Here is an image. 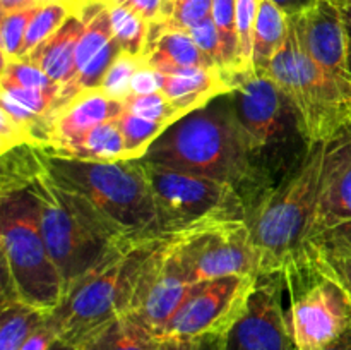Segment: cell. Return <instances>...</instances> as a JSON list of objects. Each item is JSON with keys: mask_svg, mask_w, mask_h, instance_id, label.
<instances>
[{"mask_svg": "<svg viewBox=\"0 0 351 350\" xmlns=\"http://www.w3.org/2000/svg\"><path fill=\"white\" fill-rule=\"evenodd\" d=\"M158 343L156 333L134 312H127L96 333L79 350H156Z\"/></svg>", "mask_w": 351, "mask_h": 350, "instance_id": "22", "label": "cell"}, {"mask_svg": "<svg viewBox=\"0 0 351 350\" xmlns=\"http://www.w3.org/2000/svg\"><path fill=\"white\" fill-rule=\"evenodd\" d=\"M123 102L108 98L99 89H84L41 119L34 146L53 154H65L89 130L122 113Z\"/></svg>", "mask_w": 351, "mask_h": 350, "instance_id": "14", "label": "cell"}, {"mask_svg": "<svg viewBox=\"0 0 351 350\" xmlns=\"http://www.w3.org/2000/svg\"><path fill=\"white\" fill-rule=\"evenodd\" d=\"M213 16V0H184L173 9L163 24L151 26L149 40L165 31H189L195 24Z\"/></svg>", "mask_w": 351, "mask_h": 350, "instance_id": "33", "label": "cell"}, {"mask_svg": "<svg viewBox=\"0 0 351 350\" xmlns=\"http://www.w3.org/2000/svg\"><path fill=\"white\" fill-rule=\"evenodd\" d=\"M144 62L160 74H173L195 67H216L187 31H165L151 38Z\"/></svg>", "mask_w": 351, "mask_h": 350, "instance_id": "20", "label": "cell"}, {"mask_svg": "<svg viewBox=\"0 0 351 350\" xmlns=\"http://www.w3.org/2000/svg\"><path fill=\"white\" fill-rule=\"evenodd\" d=\"M2 299H19L53 312L64 302L65 283L48 250L40 208L27 187L0 192Z\"/></svg>", "mask_w": 351, "mask_h": 350, "instance_id": "6", "label": "cell"}, {"mask_svg": "<svg viewBox=\"0 0 351 350\" xmlns=\"http://www.w3.org/2000/svg\"><path fill=\"white\" fill-rule=\"evenodd\" d=\"M293 17L308 55L351 98L348 34L338 3L335 0H317L314 7Z\"/></svg>", "mask_w": 351, "mask_h": 350, "instance_id": "16", "label": "cell"}, {"mask_svg": "<svg viewBox=\"0 0 351 350\" xmlns=\"http://www.w3.org/2000/svg\"><path fill=\"white\" fill-rule=\"evenodd\" d=\"M288 323L297 350H319L351 325V297L308 244L283 270Z\"/></svg>", "mask_w": 351, "mask_h": 350, "instance_id": "10", "label": "cell"}, {"mask_svg": "<svg viewBox=\"0 0 351 350\" xmlns=\"http://www.w3.org/2000/svg\"><path fill=\"white\" fill-rule=\"evenodd\" d=\"M348 71L351 75V40H348Z\"/></svg>", "mask_w": 351, "mask_h": 350, "instance_id": "50", "label": "cell"}, {"mask_svg": "<svg viewBox=\"0 0 351 350\" xmlns=\"http://www.w3.org/2000/svg\"><path fill=\"white\" fill-rule=\"evenodd\" d=\"M283 271L261 273L245 307L223 335L225 350H297L283 304Z\"/></svg>", "mask_w": 351, "mask_h": 350, "instance_id": "13", "label": "cell"}, {"mask_svg": "<svg viewBox=\"0 0 351 350\" xmlns=\"http://www.w3.org/2000/svg\"><path fill=\"white\" fill-rule=\"evenodd\" d=\"M163 235H177L199 226L247 222V206L226 182L195 172L151 163L141 158Z\"/></svg>", "mask_w": 351, "mask_h": 350, "instance_id": "9", "label": "cell"}, {"mask_svg": "<svg viewBox=\"0 0 351 350\" xmlns=\"http://www.w3.org/2000/svg\"><path fill=\"white\" fill-rule=\"evenodd\" d=\"M51 312L41 311L19 299H2L0 350H21Z\"/></svg>", "mask_w": 351, "mask_h": 350, "instance_id": "23", "label": "cell"}, {"mask_svg": "<svg viewBox=\"0 0 351 350\" xmlns=\"http://www.w3.org/2000/svg\"><path fill=\"white\" fill-rule=\"evenodd\" d=\"M167 237L122 247L71 288L51 312L58 340L79 350L96 333L132 311L147 263Z\"/></svg>", "mask_w": 351, "mask_h": 350, "instance_id": "5", "label": "cell"}, {"mask_svg": "<svg viewBox=\"0 0 351 350\" xmlns=\"http://www.w3.org/2000/svg\"><path fill=\"white\" fill-rule=\"evenodd\" d=\"M267 75L293 103L311 144L328 143L351 122V98L308 55L293 16Z\"/></svg>", "mask_w": 351, "mask_h": 350, "instance_id": "8", "label": "cell"}, {"mask_svg": "<svg viewBox=\"0 0 351 350\" xmlns=\"http://www.w3.org/2000/svg\"><path fill=\"white\" fill-rule=\"evenodd\" d=\"M263 0H237V38H239V65L237 71L252 67V43L257 14Z\"/></svg>", "mask_w": 351, "mask_h": 350, "instance_id": "32", "label": "cell"}, {"mask_svg": "<svg viewBox=\"0 0 351 350\" xmlns=\"http://www.w3.org/2000/svg\"><path fill=\"white\" fill-rule=\"evenodd\" d=\"M84 14L75 10L51 38L34 48L23 60L38 65L57 84H65L74 65L75 48L86 30Z\"/></svg>", "mask_w": 351, "mask_h": 350, "instance_id": "19", "label": "cell"}, {"mask_svg": "<svg viewBox=\"0 0 351 350\" xmlns=\"http://www.w3.org/2000/svg\"><path fill=\"white\" fill-rule=\"evenodd\" d=\"M339 5V10H341L343 23H345L346 34H348V40H351V0H335Z\"/></svg>", "mask_w": 351, "mask_h": 350, "instance_id": "46", "label": "cell"}, {"mask_svg": "<svg viewBox=\"0 0 351 350\" xmlns=\"http://www.w3.org/2000/svg\"><path fill=\"white\" fill-rule=\"evenodd\" d=\"M40 156L51 177L84 199L120 244L165 237L141 160L98 161L41 150Z\"/></svg>", "mask_w": 351, "mask_h": 350, "instance_id": "2", "label": "cell"}, {"mask_svg": "<svg viewBox=\"0 0 351 350\" xmlns=\"http://www.w3.org/2000/svg\"><path fill=\"white\" fill-rule=\"evenodd\" d=\"M312 247L315 249L322 264L338 278L339 283L345 287L351 297V250L326 249V247H319L315 244H312Z\"/></svg>", "mask_w": 351, "mask_h": 350, "instance_id": "36", "label": "cell"}, {"mask_svg": "<svg viewBox=\"0 0 351 350\" xmlns=\"http://www.w3.org/2000/svg\"><path fill=\"white\" fill-rule=\"evenodd\" d=\"M58 342L57 325L51 319V314L45 319L43 325L26 340L21 350H51Z\"/></svg>", "mask_w": 351, "mask_h": 350, "instance_id": "40", "label": "cell"}, {"mask_svg": "<svg viewBox=\"0 0 351 350\" xmlns=\"http://www.w3.org/2000/svg\"><path fill=\"white\" fill-rule=\"evenodd\" d=\"M274 5L280 7L288 17L290 16H298V14H304L305 10H308L311 7L315 5L317 0H271Z\"/></svg>", "mask_w": 351, "mask_h": 350, "instance_id": "42", "label": "cell"}, {"mask_svg": "<svg viewBox=\"0 0 351 350\" xmlns=\"http://www.w3.org/2000/svg\"><path fill=\"white\" fill-rule=\"evenodd\" d=\"M41 7L33 9L16 10V12L2 14V23H0V48H2V64L12 60H19L21 50H23L24 36H26L27 26L34 14Z\"/></svg>", "mask_w": 351, "mask_h": 350, "instance_id": "28", "label": "cell"}, {"mask_svg": "<svg viewBox=\"0 0 351 350\" xmlns=\"http://www.w3.org/2000/svg\"><path fill=\"white\" fill-rule=\"evenodd\" d=\"M113 3H120L130 9L151 26L161 24L165 19V0H115Z\"/></svg>", "mask_w": 351, "mask_h": 350, "instance_id": "37", "label": "cell"}, {"mask_svg": "<svg viewBox=\"0 0 351 350\" xmlns=\"http://www.w3.org/2000/svg\"><path fill=\"white\" fill-rule=\"evenodd\" d=\"M108 10L113 38L120 45L123 54L139 58L146 57L147 47H149L151 24L120 3H112L108 5Z\"/></svg>", "mask_w": 351, "mask_h": 350, "instance_id": "25", "label": "cell"}, {"mask_svg": "<svg viewBox=\"0 0 351 350\" xmlns=\"http://www.w3.org/2000/svg\"><path fill=\"white\" fill-rule=\"evenodd\" d=\"M168 256L187 283L221 277H257L261 259L247 222L199 226L171 235Z\"/></svg>", "mask_w": 351, "mask_h": 350, "instance_id": "11", "label": "cell"}, {"mask_svg": "<svg viewBox=\"0 0 351 350\" xmlns=\"http://www.w3.org/2000/svg\"><path fill=\"white\" fill-rule=\"evenodd\" d=\"M319 350H351V325Z\"/></svg>", "mask_w": 351, "mask_h": 350, "instance_id": "44", "label": "cell"}, {"mask_svg": "<svg viewBox=\"0 0 351 350\" xmlns=\"http://www.w3.org/2000/svg\"><path fill=\"white\" fill-rule=\"evenodd\" d=\"M143 160L226 182L249 216L273 192L247 153L228 93L171 124Z\"/></svg>", "mask_w": 351, "mask_h": 350, "instance_id": "1", "label": "cell"}, {"mask_svg": "<svg viewBox=\"0 0 351 350\" xmlns=\"http://www.w3.org/2000/svg\"><path fill=\"white\" fill-rule=\"evenodd\" d=\"M113 2H115V0H110V3H113ZM110 3H108V5H110Z\"/></svg>", "mask_w": 351, "mask_h": 350, "instance_id": "52", "label": "cell"}, {"mask_svg": "<svg viewBox=\"0 0 351 350\" xmlns=\"http://www.w3.org/2000/svg\"><path fill=\"white\" fill-rule=\"evenodd\" d=\"M51 2H67L72 5L71 0H0V10H2V14H9L16 12V10L33 9V7H43Z\"/></svg>", "mask_w": 351, "mask_h": 350, "instance_id": "41", "label": "cell"}, {"mask_svg": "<svg viewBox=\"0 0 351 350\" xmlns=\"http://www.w3.org/2000/svg\"><path fill=\"white\" fill-rule=\"evenodd\" d=\"M237 0H213V21L219 31L225 69L239 65V38H237Z\"/></svg>", "mask_w": 351, "mask_h": 350, "instance_id": "29", "label": "cell"}, {"mask_svg": "<svg viewBox=\"0 0 351 350\" xmlns=\"http://www.w3.org/2000/svg\"><path fill=\"white\" fill-rule=\"evenodd\" d=\"M182 2H184V0H165V19H163V23L168 19V17L171 16V12H173L175 7H177L178 3H182ZM163 23H161V24H163ZM153 26H154V24H153Z\"/></svg>", "mask_w": 351, "mask_h": 350, "instance_id": "47", "label": "cell"}, {"mask_svg": "<svg viewBox=\"0 0 351 350\" xmlns=\"http://www.w3.org/2000/svg\"><path fill=\"white\" fill-rule=\"evenodd\" d=\"M110 0H77V10L84 9L88 5H106L108 7Z\"/></svg>", "mask_w": 351, "mask_h": 350, "instance_id": "48", "label": "cell"}, {"mask_svg": "<svg viewBox=\"0 0 351 350\" xmlns=\"http://www.w3.org/2000/svg\"><path fill=\"white\" fill-rule=\"evenodd\" d=\"M168 235L154 250L143 275L132 311L156 336L184 305L195 283H187L168 256Z\"/></svg>", "mask_w": 351, "mask_h": 350, "instance_id": "15", "label": "cell"}, {"mask_svg": "<svg viewBox=\"0 0 351 350\" xmlns=\"http://www.w3.org/2000/svg\"><path fill=\"white\" fill-rule=\"evenodd\" d=\"M197 340H178V338H163L158 343L156 350H195Z\"/></svg>", "mask_w": 351, "mask_h": 350, "instance_id": "43", "label": "cell"}, {"mask_svg": "<svg viewBox=\"0 0 351 350\" xmlns=\"http://www.w3.org/2000/svg\"><path fill=\"white\" fill-rule=\"evenodd\" d=\"M257 277L232 275L195 283L192 294L158 338L197 340L208 335H225L245 307Z\"/></svg>", "mask_w": 351, "mask_h": 350, "instance_id": "12", "label": "cell"}, {"mask_svg": "<svg viewBox=\"0 0 351 350\" xmlns=\"http://www.w3.org/2000/svg\"><path fill=\"white\" fill-rule=\"evenodd\" d=\"M195 350H225L223 349V335H208L197 338Z\"/></svg>", "mask_w": 351, "mask_h": 350, "instance_id": "45", "label": "cell"}, {"mask_svg": "<svg viewBox=\"0 0 351 350\" xmlns=\"http://www.w3.org/2000/svg\"><path fill=\"white\" fill-rule=\"evenodd\" d=\"M143 62L144 58L132 57V55L120 51L106 71L101 86L98 89L108 98L123 102L130 96V82H132L134 74L143 65Z\"/></svg>", "mask_w": 351, "mask_h": 350, "instance_id": "31", "label": "cell"}, {"mask_svg": "<svg viewBox=\"0 0 351 350\" xmlns=\"http://www.w3.org/2000/svg\"><path fill=\"white\" fill-rule=\"evenodd\" d=\"M117 122H119L123 143H125V160H141L146 156L151 144L170 127L163 122L141 119L127 112L125 108L117 117Z\"/></svg>", "mask_w": 351, "mask_h": 350, "instance_id": "26", "label": "cell"}, {"mask_svg": "<svg viewBox=\"0 0 351 350\" xmlns=\"http://www.w3.org/2000/svg\"><path fill=\"white\" fill-rule=\"evenodd\" d=\"M64 156L98 161L125 160V143H123L122 130L117 119L99 124L95 129L89 130Z\"/></svg>", "mask_w": 351, "mask_h": 350, "instance_id": "24", "label": "cell"}, {"mask_svg": "<svg viewBox=\"0 0 351 350\" xmlns=\"http://www.w3.org/2000/svg\"><path fill=\"white\" fill-rule=\"evenodd\" d=\"M158 91H161V74L143 62L130 82V95H153Z\"/></svg>", "mask_w": 351, "mask_h": 350, "instance_id": "38", "label": "cell"}, {"mask_svg": "<svg viewBox=\"0 0 351 350\" xmlns=\"http://www.w3.org/2000/svg\"><path fill=\"white\" fill-rule=\"evenodd\" d=\"M192 36V40L195 41L199 48H201L202 54L219 69H225V60H223V45H221V36H219V31L216 27L213 16L204 19L202 23L195 24L194 27L187 31Z\"/></svg>", "mask_w": 351, "mask_h": 350, "instance_id": "35", "label": "cell"}, {"mask_svg": "<svg viewBox=\"0 0 351 350\" xmlns=\"http://www.w3.org/2000/svg\"><path fill=\"white\" fill-rule=\"evenodd\" d=\"M55 84L38 65L26 60H12L2 64V78L0 88L16 86V88L41 89Z\"/></svg>", "mask_w": 351, "mask_h": 350, "instance_id": "34", "label": "cell"}, {"mask_svg": "<svg viewBox=\"0 0 351 350\" xmlns=\"http://www.w3.org/2000/svg\"><path fill=\"white\" fill-rule=\"evenodd\" d=\"M161 93L189 115L218 96L230 93L226 69L195 67L173 74H161Z\"/></svg>", "mask_w": 351, "mask_h": 350, "instance_id": "18", "label": "cell"}, {"mask_svg": "<svg viewBox=\"0 0 351 350\" xmlns=\"http://www.w3.org/2000/svg\"><path fill=\"white\" fill-rule=\"evenodd\" d=\"M24 187L29 189L36 199L41 233L64 278L67 294L82 278L125 247L112 235L84 199L62 187L51 177L43 161Z\"/></svg>", "mask_w": 351, "mask_h": 350, "instance_id": "4", "label": "cell"}, {"mask_svg": "<svg viewBox=\"0 0 351 350\" xmlns=\"http://www.w3.org/2000/svg\"><path fill=\"white\" fill-rule=\"evenodd\" d=\"M328 143L312 144L298 170L285 178L247 218L261 273L283 271L311 244Z\"/></svg>", "mask_w": 351, "mask_h": 350, "instance_id": "7", "label": "cell"}, {"mask_svg": "<svg viewBox=\"0 0 351 350\" xmlns=\"http://www.w3.org/2000/svg\"><path fill=\"white\" fill-rule=\"evenodd\" d=\"M123 108L141 119L163 122L167 126H171L185 117V113L180 112L161 91L153 95H130L129 98L123 100Z\"/></svg>", "mask_w": 351, "mask_h": 350, "instance_id": "30", "label": "cell"}, {"mask_svg": "<svg viewBox=\"0 0 351 350\" xmlns=\"http://www.w3.org/2000/svg\"><path fill=\"white\" fill-rule=\"evenodd\" d=\"M311 244L326 249H345L351 250V222L341 223L331 230H326L321 235L314 237Z\"/></svg>", "mask_w": 351, "mask_h": 350, "instance_id": "39", "label": "cell"}, {"mask_svg": "<svg viewBox=\"0 0 351 350\" xmlns=\"http://www.w3.org/2000/svg\"><path fill=\"white\" fill-rule=\"evenodd\" d=\"M351 222V122L328 141L312 237Z\"/></svg>", "mask_w": 351, "mask_h": 350, "instance_id": "17", "label": "cell"}, {"mask_svg": "<svg viewBox=\"0 0 351 350\" xmlns=\"http://www.w3.org/2000/svg\"><path fill=\"white\" fill-rule=\"evenodd\" d=\"M72 12H75L74 7L67 2H51L41 7L27 26L19 60L27 57L34 48L40 47L48 38L53 36L64 26V23L71 17Z\"/></svg>", "mask_w": 351, "mask_h": 350, "instance_id": "27", "label": "cell"}, {"mask_svg": "<svg viewBox=\"0 0 351 350\" xmlns=\"http://www.w3.org/2000/svg\"><path fill=\"white\" fill-rule=\"evenodd\" d=\"M230 102L254 167L271 189L300 168L312 144L293 103L267 74L226 69Z\"/></svg>", "mask_w": 351, "mask_h": 350, "instance_id": "3", "label": "cell"}, {"mask_svg": "<svg viewBox=\"0 0 351 350\" xmlns=\"http://www.w3.org/2000/svg\"><path fill=\"white\" fill-rule=\"evenodd\" d=\"M287 33V14L271 0H263L257 14L252 43V67L257 74H267L274 57L283 47Z\"/></svg>", "mask_w": 351, "mask_h": 350, "instance_id": "21", "label": "cell"}, {"mask_svg": "<svg viewBox=\"0 0 351 350\" xmlns=\"http://www.w3.org/2000/svg\"><path fill=\"white\" fill-rule=\"evenodd\" d=\"M71 2H72V5H74V9L77 10V0H71Z\"/></svg>", "mask_w": 351, "mask_h": 350, "instance_id": "51", "label": "cell"}, {"mask_svg": "<svg viewBox=\"0 0 351 350\" xmlns=\"http://www.w3.org/2000/svg\"><path fill=\"white\" fill-rule=\"evenodd\" d=\"M51 350H74V349H72V347H69V345H65L64 342H60V340H58V342L55 343L53 349H51Z\"/></svg>", "mask_w": 351, "mask_h": 350, "instance_id": "49", "label": "cell"}]
</instances>
